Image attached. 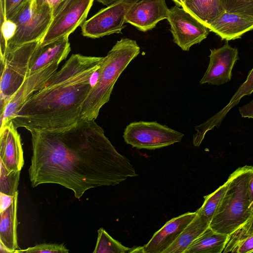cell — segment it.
<instances>
[{
  "label": "cell",
  "mask_w": 253,
  "mask_h": 253,
  "mask_svg": "<svg viewBox=\"0 0 253 253\" xmlns=\"http://www.w3.org/2000/svg\"><path fill=\"white\" fill-rule=\"evenodd\" d=\"M139 0H117L100 9L81 26L83 36L100 38L114 33H121L126 27V17L132 5Z\"/></svg>",
  "instance_id": "cell-9"
},
{
  "label": "cell",
  "mask_w": 253,
  "mask_h": 253,
  "mask_svg": "<svg viewBox=\"0 0 253 253\" xmlns=\"http://www.w3.org/2000/svg\"><path fill=\"white\" fill-rule=\"evenodd\" d=\"M253 166L239 167L228 177V186L209 227L213 231L230 235L253 216L249 184Z\"/></svg>",
  "instance_id": "cell-4"
},
{
  "label": "cell",
  "mask_w": 253,
  "mask_h": 253,
  "mask_svg": "<svg viewBox=\"0 0 253 253\" xmlns=\"http://www.w3.org/2000/svg\"><path fill=\"white\" fill-rule=\"evenodd\" d=\"M69 250L63 244H42L25 250H17L16 253H68Z\"/></svg>",
  "instance_id": "cell-29"
},
{
  "label": "cell",
  "mask_w": 253,
  "mask_h": 253,
  "mask_svg": "<svg viewBox=\"0 0 253 253\" xmlns=\"http://www.w3.org/2000/svg\"><path fill=\"white\" fill-rule=\"evenodd\" d=\"M62 0H32V7L38 8L41 6L48 4L52 8L53 12L56 10Z\"/></svg>",
  "instance_id": "cell-30"
},
{
  "label": "cell",
  "mask_w": 253,
  "mask_h": 253,
  "mask_svg": "<svg viewBox=\"0 0 253 253\" xmlns=\"http://www.w3.org/2000/svg\"><path fill=\"white\" fill-rule=\"evenodd\" d=\"M241 117L253 119V100L239 108Z\"/></svg>",
  "instance_id": "cell-31"
},
{
  "label": "cell",
  "mask_w": 253,
  "mask_h": 253,
  "mask_svg": "<svg viewBox=\"0 0 253 253\" xmlns=\"http://www.w3.org/2000/svg\"><path fill=\"white\" fill-rule=\"evenodd\" d=\"M208 28L222 40H234L241 38L244 34L253 30V17L225 11Z\"/></svg>",
  "instance_id": "cell-18"
},
{
  "label": "cell",
  "mask_w": 253,
  "mask_h": 253,
  "mask_svg": "<svg viewBox=\"0 0 253 253\" xmlns=\"http://www.w3.org/2000/svg\"><path fill=\"white\" fill-rule=\"evenodd\" d=\"M0 163V192L13 196L17 191L20 170L9 172L2 163Z\"/></svg>",
  "instance_id": "cell-26"
},
{
  "label": "cell",
  "mask_w": 253,
  "mask_h": 253,
  "mask_svg": "<svg viewBox=\"0 0 253 253\" xmlns=\"http://www.w3.org/2000/svg\"><path fill=\"white\" fill-rule=\"evenodd\" d=\"M234 233L239 234H249L253 233V215L246 224Z\"/></svg>",
  "instance_id": "cell-32"
},
{
  "label": "cell",
  "mask_w": 253,
  "mask_h": 253,
  "mask_svg": "<svg viewBox=\"0 0 253 253\" xmlns=\"http://www.w3.org/2000/svg\"><path fill=\"white\" fill-rule=\"evenodd\" d=\"M253 253V233L239 234L235 233L229 236L223 253Z\"/></svg>",
  "instance_id": "cell-25"
},
{
  "label": "cell",
  "mask_w": 253,
  "mask_h": 253,
  "mask_svg": "<svg viewBox=\"0 0 253 253\" xmlns=\"http://www.w3.org/2000/svg\"><path fill=\"white\" fill-rule=\"evenodd\" d=\"M134 248L123 245L112 237L103 228L98 230V237L93 253H131Z\"/></svg>",
  "instance_id": "cell-23"
},
{
  "label": "cell",
  "mask_w": 253,
  "mask_h": 253,
  "mask_svg": "<svg viewBox=\"0 0 253 253\" xmlns=\"http://www.w3.org/2000/svg\"><path fill=\"white\" fill-rule=\"evenodd\" d=\"M30 0H0V22L11 19Z\"/></svg>",
  "instance_id": "cell-28"
},
{
  "label": "cell",
  "mask_w": 253,
  "mask_h": 253,
  "mask_svg": "<svg viewBox=\"0 0 253 253\" xmlns=\"http://www.w3.org/2000/svg\"><path fill=\"white\" fill-rule=\"evenodd\" d=\"M30 132L33 152L29 174L33 187L58 184L79 199L90 188L115 186L138 175L94 120L81 119L62 130Z\"/></svg>",
  "instance_id": "cell-1"
},
{
  "label": "cell",
  "mask_w": 253,
  "mask_h": 253,
  "mask_svg": "<svg viewBox=\"0 0 253 253\" xmlns=\"http://www.w3.org/2000/svg\"><path fill=\"white\" fill-rule=\"evenodd\" d=\"M59 64L54 63L26 78L11 97L0 114V127L11 122L19 108L57 71Z\"/></svg>",
  "instance_id": "cell-11"
},
{
  "label": "cell",
  "mask_w": 253,
  "mask_h": 253,
  "mask_svg": "<svg viewBox=\"0 0 253 253\" xmlns=\"http://www.w3.org/2000/svg\"><path fill=\"white\" fill-rule=\"evenodd\" d=\"M181 7L207 27L225 12L220 0H185Z\"/></svg>",
  "instance_id": "cell-21"
},
{
  "label": "cell",
  "mask_w": 253,
  "mask_h": 253,
  "mask_svg": "<svg viewBox=\"0 0 253 253\" xmlns=\"http://www.w3.org/2000/svg\"><path fill=\"white\" fill-rule=\"evenodd\" d=\"M0 212L5 210L12 203L13 196L0 192Z\"/></svg>",
  "instance_id": "cell-33"
},
{
  "label": "cell",
  "mask_w": 253,
  "mask_h": 253,
  "mask_svg": "<svg viewBox=\"0 0 253 253\" xmlns=\"http://www.w3.org/2000/svg\"><path fill=\"white\" fill-rule=\"evenodd\" d=\"M175 5L178 6H182L185 0H172Z\"/></svg>",
  "instance_id": "cell-36"
},
{
  "label": "cell",
  "mask_w": 253,
  "mask_h": 253,
  "mask_svg": "<svg viewBox=\"0 0 253 253\" xmlns=\"http://www.w3.org/2000/svg\"><path fill=\"white\" fill-rule=\"evenodd\" d=\"M195 212H188L174 217L156 232L148 242L141 247L142 253H163L194 218Z\"/></svg>",
  "instance_id": "cell-14"
},
{
  "label": "cell",
  "mask_w": 253,
  "mask_h": 253,
  "mask_svg": "<svg viewBox=\"0 0 253 253\" xmlns=\"http://www.w3.org/2000/svg\"><path fill=\"white\" fill-rule=\"evenodd\" d=\"M253 92V68L249 72L247 79L238 88L229 103L218 112L211 117L204 123L195 126L196 133L193 135V144L198 147L204 140L206 133L215 127H218L227 113L238 105L245 96L249 95Z\"/></svg>",
  "instance_id": "cell-17"
},
{
  "label": "cell",
  "mask_w": 253,
  "mask_h": 253,
  "mask_svg": "<svg viewBox=\"0 0 253 253\" xmlns=\"http://www.w3.org/2000/svg\"><path fill=\"white\" fill-rule=\"evenodd\" d=\"M53 18V10L48 4L38 8L29 0L11 19L14 32L7 41L5 53L25 44L39 41L46 33Z\"/></svg>",
  "instance_id": "cell-5"
},
{
  "label": "cell",
  "mask_w": 253,
  "mask_h": 253,
  "mask_svg": "<svg viewBox=\"0 0 253 253\" xmlns=\"http://www.w3.org/2000/svg\"><path fill=\"white\" fill-rule=\"evenodd\" d=\"M94 0H64L53 12L51 23L39 42L41 45L69 37L86 21Z\"/></svg>",
  "instance_id": "cell-8"
},
{
  "label": "cell",
  "mask_w": 253,
  "mask_h": 253,
  "mask_svg": "<svg viewBox=\"0 0 253 253\" xmlns=\"http://www.w3.org/2000/svg\"><path fill=\"white\" fill-rule=\"evenodd\" d=\"M228 186V181L227 180L214 192L204 197V203L198 210L207 218L210 223L220 205Z\"/></svg>",
  "instance_id": "cell-24"
},
{
  "label": "cell",
  "mask_w": 253,
  "mask_h": 253,
  "mask_svg": "<svg viewBox=\"0 0 253 253\" xmlns=\"http://www.w3.org/2000/svg\"><path fill=\"white\" fill-rule=\"evenodd\" d=\"M64 0H62V1ZM62 2V1H61Z\"/></svg>",
  "instance_id": "cell-37"
},
{
  "label": "cell",
  "mask_w": 253,
  "mask_h": 253,
  "mask_svg": "<svg viewBox=\"0 0 253 253\" xmlns=\"http://www.w3.org/2000/svg\"><path fill=\"white\" fill-rule=\"evenodd\" d=\"M169 9L165 0H139L129 9L125 23L145 32L155 28L160 21L167 19Z\"/></svg>",
  "instance_id": "cell-13"
},
{
  "label": "cell",
  "mask_w": 253,
  "mask_h": 253,
  "mask_svg": "<svg viewBox=\"0 0 253 253\" xmlns=\"http://www.w3.org/2000/svg\"><path fill=\"white\" fill-rule=\"evenodd\" d=\"M210 51L209 66L200 83L222 85L231 79L232 70L239 59L238 49L226 41L222 46Z\"/></svg>",
  "instance_id": "cell-12"
},
{
  "label": "cell",
  "mask_w": 253,
  "mask_h": 253,
  "mask_svg": "<svg viewBox=\"0 0 253 253\" xmlns=\"http://www.w3.org/2000/svg\"><path fill=\"white\" fill-rule=\"evenodd\" d=\"M135 40L122 38L103 57L96 71L97 78L84 104L81 119L95 120L101 107L110 99L118 79L129 63L140 53Z\"/></svg>",
  "instance_id": "cell-3"
},
{
  "label": "cell",
  "mask_w": 253,
  "mask_h": 253,
  "mask_svg": "<svg viewBox=\"0 0 253 253\" xmlns=\"http://www.w3.org/2000/svg\"><path fill=\"white\" fill-rule=\"evenodd\" d=\"M18 191L11 204L0 212V244L10 253H15L18 248L17 235Z\"/></svg>",
  "instance_id": "cell-19"
},
{
  "label": "cell",
  "mask_w": 253,
  "mask_h": 253,
  "mask_svg": "<svg viewBox=\"0 0 253 253\" xmlns=\"http://www.w3.org/2000/svg\"><path fill=\"white\" fill-rule=\"evenodd\" d=\"M184 134L157 122H134L128 125L123 138L137 149L155 150L181 141Z\"/></svg>",
  "instance_id": "cell-7"
},
{
  "label": "cell",
  "mask_w": 253,
  "mask_h": 253,
  "mask_svg": "<svg viewBox=\"0 0 253 253\" xmlns=\"http://www.w3.org/2000/svg\"><path fill=\"white\" fill-rule=\"evenodd\" d=\"M228 237V235L216 232L209 227L184 253H221Z\"/></svg>",
  "instance_id": "cell-22"
},
{
  "label": "cell",
  "mask_w": 253,
  "mask_h": 253,
  "mask_svg": "<svg viewBox=\"0 0 253 253\" xmlns=\"http://www.w3.org/2000/svg\"><path fill=\"white\" fill-rule=\"evenodd\" d=\"M12 121L0 128V162L7 170H21L24 164L20 136Z\"/></svg>",
  "instance_id": "cell-15"
},
{
  "label": "cell",
  "mask_w": 253,
  "mask_h": 253,
  "mask_svg": "<svg viewBox=\"0 0 253 253\" xmlns=\"http://www.w3.org/2000/svg\"><path fill=\"white\" fill-rule=\"evenodd\" d=\"M102 57L74 54L19 108L11 121L29 130H59L81 119L92 87L90 80Z\"/></svg>",
  "instance_id": "cell-2"
},
{
  "label": "cell",
  "mask_w": 253,
  "mask_h": 253,
  "mask_svg": "<svg viewBox=\"0 0 253 253\" xmlns=\"http://www.w3.org/2000/svg\"><path fill=\"white\" fill-rule=\"evenodd\" d=\"M249 194L251 202V205L253 210V169L252 171L251 176L249 184Z\"/></svg>",
  "instance_id": "cell-34"
},
{
  "label": "cell",
  "mask_w": 253,
  "mask_h": 253,
  "mask_svg": "<svg viewBox=\"0 0 253 253\" xmlns=\"http://www.w3.org/2000/svg\"><path fill=\"white\" fill-rule=\"evenodd\" d=\"M225 12L253 17V0H220Z\"/></svg>",
  "instance_id": "cell-27"
},
{
  "label": "cell",
  "mask_w": 253,
  "mask_h": 253,
  "mask_svg": "<svg viewBox=\"0 0 253 253\" xmlns=\"http://www.w3.org/2000/svg\"><path fill=\"white\" fill-rule=\"evenodd\" d=\"M69 37H65L46 44L39 43L30 62L27 77L51 64L58 63L66 58L71 51Z\"/></svg>",
  "instance_id": "cell-16"
},
{
  "label": "cell",
  "mask_w": 253,
  "mask_h": 253,
  "mask_svg": "<svg viewBox=\"0 0 253 253\" xmlns=\"http://www.w3.org/2000/svg\"><path fill=\"white\" fill-rule=\"evenodd\" d=\"M39 43L37 41L25 44L0 57V114L27 77L31 56Z\"/></svg>",
  "instance_id": "cell-6"
},
{
  "label": "cell",
  "mask_w": 253,
  "mask_h": 253,
  "mask_svg": "<svg viewBox=\"0 0 253 253\" xmlns=\"http://www.w3.org/2000/svg\"><path fill=\"white\" fill-rule=\"evenodd\" d=\"M117 0H97V1L103 5L108 6Z\"/></svg>",
  "instance_id": "cell-35"
},
{
  "label": "cell",
  "mask_w": 253,
  "mask_h": 253,
  "mask_svg": "<svg viewBox=\"0 0 253 253\" xmlns=\"http://www.w3.org/2000/svg\"><path fill=\"white\" fill-rule=\"evenodd\" d=\"M167 20L173 42L184 51H189L192 45L200 43L210 32L195 17L176 5L169 9Z\"/></svg>",
  "instance_id": "cell-10"
},
{
  "label": "cell",
  "mask_w": 253,
  "mask_h": 253,
  "mask_svg": "<svg viewBox=\"0 0 253 253\" xmlns=\"http://www.w3.org/2000/svg\"><path fill=\"white\" fill-rule=\"evenodd\" d=\"M194 218L163 253H184L191 244L209 227L210 222L198 209Z\"/></svg>",
  "instance_id": "cell-20"
}]
</instances>
